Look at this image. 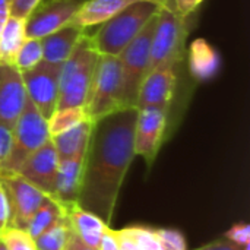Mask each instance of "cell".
I'll list each match as a JSON object with an SVG mask.
<instances>
[{
    "label": "cell",
    "instance_id": "obj_1",
    "mask_svg": "<svg viewBox=\"0 0 250 250\" xmlns=\"http://www.w3.org/2000/svg\"><path fill=\"white\" fill-rule=\"evenodd\" d=\"M136 107H127L92 122L83 157L78 205L110 226L117 199L135 155Z\"/></svg>",
    "mask_w": 250,
    "mask_h": 250
},
{
    "label": "cell",
    "instance_id": "obj_2",
    "mask_svg": "<svg viewBox=\"0 0 250 250\" xmlns=\"http://www.w3.org/2000/svg\"><path fill=\"white\" fill-rule=\"evenodd\" d=\"M198 83L189 76L186 60L149 72L138 94L136 108L154 107L167 114V141L179 127Z\"/></svg>",
    "mask_w": 250,
    "mask_h": 250
},
{
    "label": "cell",
    "instance_id": "obj_3",
    "mask_svg": "<svg viewBox=\"0 0 250 250\" xmlns=\"http://www.w3.org/2000/svg\"><path fill=\"white\" fill-rule=\"evenodd\" d=\"M98 56L91 35L85 32L60 67L57 108L86 107Z\"/></svg>",
    "mask_w": 250,
    "mask_h": 250
},
{
    "label": "cell",
    "instance_id": "obj_4",
    "mask_svg": "<svg viewBox=\"0 0 250 250\" xmlns=\"http://www.w3.org/2000/svg\"><path fill=\"white\" fill-rule=\"evenodd\" d=\"M195 22L196 13L182 16L176 10L160 9L151 42L148 73L160 67L176 66L186 60L188 38Z\"/></svg>",
    "mask_w": 250,
    "mask_h": 250
},
{
    "label": "cell",
    "instance_id": "obj_5",
    "mask_svg": "<svg viewBox=\"0 0 250 250\" xmlns=\"http://www.w3.org/2000/svg\"><path fill=\"white\" fill-rule=\"evenodd\" d=\"M160 7L146 0L136 1L104 23L91 35V41L98 54L117 56L141 32V29L158 13Z\"/></svg>",
    "mask_w": 250,
    "mask_h": 250
},
{
    "label": "cell",
    "instance_id": "obj_6",
    "mask_svg": "<svg viewBox=\"0 0 250 250\" xmlns=\"http://www.w3.org/2000/svg\"><path fill=\"white\" fill-rule=\"evenodd\" d=\"M85 108L92 122L117 110L127 108L125 105L123 70L117 56H98L94 81Z\"/></svg>",
    "mask_w": 250,
    "mask_h": 250
},
{
    "label": "cell",
    "instance_id": "obj_7",
    "mask_svg": "<svg viewBox=\"0 0 250 250\" xmlns=\"http://www.w3.org/2000/svg\"><path fill=\"white\" fill-rule=\"evenodd\" d=\"M50 139L47 119L26 100V104L13 126V145L0 171L18 173L26 158Z\"/></svg>",
    "mask_w": 250,
    "mask_h": 250
},
{
    "label": "cell",
    "instance_id": "obj_8",
    "mask_svg": "<svg viewBox=\"0 0 250 250\" xmlns=\"http://www.w3.org/2000/svg\"><path fill=\"white\" fill-rule=\"evenodd\" d=\"M157 15L141 29V32L119 54L122 70H123L125 105L126 107H136L139 88L149 70L151 42H152V35L155 29Z\"/></svg>",
    "mask_w": 250,
    "mask_h": 250
},
{
    "label": "cell",
    "instance_id": "obj_9",
    "mask_svg": "<svg viewBox=\"0 0 250 250\" xmlns=\"http://www.w3.org/2000/svg\"><path fill=\"white\" fill-rule=\"evenodd\" d=\"M0 183L3 185L10 204V226L16 229H26L32 214L50 196L37 186L23 179L19 173L0 171Z\"/></svg>",
    "mask_w": 250,
    "mask_h": 250
},
{
    "label": "cell",
    "instance_id": "obj_10",
    "mask_svg": "<svg viewBox=\"0 0 250 250\" xmlns=\"http://www.w3.org/2000/svg\"><path fill=\"white\" fill-rule=\"evenodd\" d=\"M60 67V64L41 62L31 70L22 73L28 100L45 119L56 111L59 104Z\"/></svg>",
    "mask_w": 250,
    "mask_h": 250
},
{
    "label": "cell",
    "instance_id": "obj_11",
    "mask_svg": "<svg viewBox=\"0 0 250 250\" xmlns=\"http://www.w3.org/2000/svg\"><path fill=\"white\" fill-rule=\"evenodd\" d=\"M85 0H40L25 19V31L29 38L45 35L70 25Z\"/></svg>",
    "mask_w": 250,
    "mask_h": 250
},
{
    "label": "cell",
    "instance_id": "obj_12",
    "mask_svg": "<svg viewBox=\"0 0 250 250\" xmlns=\"http://www.w3.org/2000/svg\"><path fill=\"white\" fill-rule=\"evenodd\" d=\"M164 142H167V114L154 107L138 108L133 139L135 155L142 157L151 168Z\"/></svg>",
    "mask_w": 250,
    "mask_h": 250
},
{
    "label": "cell",
    "instance_id": "obj_13",
    "mask_svg": "<svg viewBox=\"0 0 250 250\" xmlns=\"http://www.w3.org/2000/svg\"><path fill=\"white\" fill-rule=\"evenodd\" d=\"M26 100L22 73L15 64L0 63V123L13 129Z\"/></svg>",
    "mask_w": 250,
    "mask_h": 250
},
{
    "label": "cell",
    "instance_id": "obj_14",
    "mask_svg": "<svg viewBox=\"0 0 250 250\" xmlns=\"http://www.w3.org/2000/svg\"><path fill=\"white\" fill-rule=\"evenodd\" d=\"M57 166L59 155L51 139H48L42 146H40L26 158V161L21 166L18 173L29 183L37 186L40 190L51 196L54 192Z\"/></svg>",
    "mask_w": 250,
    "mask_h": 250
},
{
    "label": "cell",
    "instance_id": "obj_15",
    "mask_svg": "<svg viewBox=\"0 0 250 250\" xmlns=\"http://www.w3.org/2000/svg\"><path fill=\"white\" fill-rule=\"evenodd\" d=\"M221 67L218 50L205 38L193 40L186 50V69L195 83L211 81Z\"/></svg>",
    "mask_w": 250,
    "mask_h": 250
},
{
    "label": "cell",
    "instance_id": "obj_16",
    "mask_svg": "<svg viewBox=\"0 0 250 250\" xmlns=\"http://www.w3.org/2000/svg\"><path fill=\"white\" fill-rule=\"evenodd\" d=\"M83 157L85 155H76V157L59 160L54 192L51 198L56 199L63 207L78 202L81 180H82Z\"/></svg>",
    "mask_w": 250,
    "mask_h": 250
},
{
    "label": "cell",
    "instance_id": "obj_17",
    "mask_svg": "<svg viewBox=\"0 0 250 250\" xmlns=\"http://www.w3.org/2000/svg\"><path fill=\"white\" fill-rule=\"evenodd\" d=\"M85 32L86 29L70 23L40 38L42 44V62L62 66Z\"/></svg>",
    "mask_w": 250,
    "mask_h": 250
},
{
    "label": "cell",
    "instance_id": "obj_18",
    "mask_svg": "<svg viewBox=\"0 0 250 250\" xmlns=\"http://www.w3.org/2000/svg\"><path fill=\"white\" fill-rule=\"evenodd\" d=\"M63 207V205H62ZM66 218L69 221L70 229L73 230V233L88 246L98 249L103 233L107 226L100 217H97L95 214L81 208L78 204H70V205H64L63 207Z\"/></svg>",
    "mask_w": 250,
    "mask_h": 250
},
{
    "label": "cell",
    "instance_id": "obj_19",
    "mask_svg": "<svg viewBox=\"0 0 250 250\" xmlns=\"http://www.w3.org/2000/svg\"><path fill=\"white\" fill-rule=\"evenodd\" d=\"M136 1L141 0H85L76 12L72 23L83 29L101 25Z\"/></svg>",
    "mask_w": 250,
    "mask_h": 250
},
{
    "label": "cell",
    "instance_id": "obj_20",
    "mask_svg": "<svg viewBox=\"0 0 250 250\" xmlns=\"http://www.w3.org/2000/svg\"><path fill=\"white\" fill-rule=\"evenodd\" d=\"M91 130H92V120H86L60 135L50 138L56 148L59 160H64L76 155H85Z\"/></svg>",
    "mask_w": 250,
    "mask_h": 250
},
{
    "label": "cell",
    "instance_id": "obj_21",
    "mask_svg": "<svg viewBox=\"0 0 250 250\" xmlns=\"http://www.w3.org/2000/svg\"><path fill=\"white\" fill-rule=\"evenodd\" d=\"M25 40V19L9 16L0 31V63L13 64L15 57Z\"/></svg>",
    "mask_w": 250,
    "mask_h": 250
},
{
    "label": "cell",
    "instance_id": "obj_22",
    "mask_svg": "<svg viewBox=\"0 0 250 250\" xmlns=\"http://www.w3.org/2000/svg\"><path fill=\"white\" fill-rule=\"evenodd\" d=\"M64 214L63 207L53 199L51 196H48L42 205L32 214L31 220L26 224V233L35 240L42 231H45L54 221H57L62 215Z\"/></svg>",
    "mask_w": 250,
    "mask_h": 250
},
{
    "label": "cell",
    "instance_id": "obj_23",
    "mask_svg": "<svg viewBox=\"0 0 250 250\" xmlns=\"http://www.w3.org/2000/svg\"><path fill=\"white\" fill-rule=\"evenodd\" d=\"M86 120H91L85 107H62L47 119L50 138L60 135Z\"/></svg>",
    "mask_w": 250,
    "mask_h": 250
},
{
    "label": "cell",
    "instance_id": "obj_24",
    "mask_svg": "<svg viewBox=\"0 0 250 250\" xmlns=\"http://www.w3.org/2000/svg\"><path fill=\"white\" fill-rule=\"evenodd\" d=\"M69 229V221L66 218V214H63L34 240L37 250H64Z\"/></svg>",
    "mask_w": 250,
    "mask_h": 250
},
{
    "label": "cell",
    "instance_id": "obj_25",
    "mask_svg": "<svg viewBox=\"0 0 250 250\" xmlns=\"http://www.w3.org/2000/svg\"><path fill=\"white\" fill-rule=\"evenodd\" d=\"M42 62V44L40 38H29L26 37V40L23 41V44L21 45L13 64L18 67V70L21 73L31 70L32 67H35L38 63Z\"/></svg>",
    "mask_w": 250,
    "mask_h": 250
},
{
    "label": "cell",
    "instance_id": "obj_26",
    "mask_svg": "<svg viewBox=\"0 0 250 250\" xmlns=\"http://www.w3.org/2000/svg\"><path fill=\"white\" fill-rule=\"evenodd\" d=\"M0 237L3 239L7 250H37L34 239L23 229L7 227Z\"/></svg>",
    "mask_w": 250,
    "mask_h": 250
},
{
    "label": "cell",
    "instance_id": "obj_27",
    "mask_svg": "<svg viewBox=\"0 0 250 250\" xmlns=\"http://www.w3.org/2000/svg\"><path fill=\"white\" fill-rule=\"evenodd\" d=\"M163 250H188L186 239L182 231L173 229H154Z\"/></svg>",
    "mask_w": 250,
    "mask_h": 250
},
{
    "label": "cell",
    "instance_id": "obj_28",
    "mask_svg": "<svg viewBox=\"0 0 250 250\" xmlns=\"http://www.w3.org/2000/svg\"><path fill=\"white\" fill-rule=\"evenodd\" d=\"M129 230L136 239L141 250H163V246L154 229L145 227V226H132L129 227Z\"/></svg>",
    "mask_w": 250,
    "mask_h": 250
},
{
    "label": "cell",
    "instance_id": "obj_29",
    "mask_svg": "<svg viewBox=\"0 0 250 250\" xmlns=\"http://www.w3.org/2000/svg\"><path fill=\"white\" fill-rule=\"evenodd\" d=\"M224 239L239 246L250 245V226L246 223L234 224L230 230L224 233Z\"/></svg>",
    "mask_w": 250,
    "mask_h": 250
},
{
    "label": "cell",
    "instance_id": "obj_30",
    "mask_svg": "<svg viewBox=\"0 0 250 250\" xmlns=\"http://www.w3.org/2000/svg\"><path fill=\"white\" fill-rule=\"evenodd\" d=\"M13 145V129L0 123V166L7 160Z\"/></svg>",
    "mask_w": 250,
    "mask_h": 250
},
{
    "label": "cell",
    "instance_id": "obj_31",
    "mask_svg": "<svg viewBox=\"0 0 250 250\" xmlns=\"http://www.w3.org/2000/svg\"><path fill=\"white\" fill-rule=\"evenodd\" d=\"M40 0H10V16L26 19Z\"/></svg>",
    "mask_w": 250,
    "mask_h": 250
},
{
    "label": "cell",
    "instance_id": "obj_32",
    "mask_svg": "<svg viewBox=\"0 0 250 250\" xmlns=\"http://www.w3.org/2000/svg\"><path fill=\"white\" fill-rule=\"evenodd\" d=\"M10 226V204L3 185L0 183V234Z\"/></svg>",
    "mask_w": 250,
    "mask_h": 250
},
{
    "label": "cell",
    "instance_id": "obj_33",
    "mask_svg": "<svg viewBox=\"0 0 250 250\" xmlns=\"http://www.w3.org/2000/svg\"><path fill=\"white\" fill-rule=\"evenodd\" d=\"M98 250H120V245H119V236H117V231L107 227L103 233V237H101V242H100V246Z\"/></svg>",
    "mask_w": 250,
    "mask_h": 250
},
{
    "label": "cell",
    "instance_id": "obj_34",
    "mask_svg": "<svg viewBox=\"0 0 250 250\" xmlns=\"http://www.w3.org/2000/svg\"><path fill=\"white\" fill-rule=\"evenodd\" d=\"M117 236H119V245L120 250H141L136 239L133 237L132 231L129 230V227L122 229V230H116Z\"/></svg>",
    "mask_w": 250,
    "mask_h": 250
},
{
    "label": "cell",
    "instance_id": "obj_35",
    "mask_svg": "<svg viewBox=\"0 0 250 250\" xmlns=\"http://www.w3.org/2000/svg\"><path fill=\"white\" fill-rule=\"evenodd\" d=\"M204 0H174V6H176V12L182 16H188L192 13L198 12L199 4Z\"/></svg>",
    "mask_w": 250,
    "mask_h": 250
},
{
    "label": "cell",
    "instance_id": "obj_36",
    "mask_svg": "<svg viewBox=\"0 0 250 250\" xmlns=\"http://www.w3.org/2000/svg\"><path fill=\"white\" fill-rule=\"evenodd\" d=\"M196 250H250V245L239 246V245H234V243L224 239V240H217V242H212L209 245H205V246Z\"/></svg>",
    "mask_w": 250,
    "mask_h": 250
},
{
    "label": "cell",
    "instance_id": "obj_37",
    "mask_svg": "<svg viewBox=\"0 0 250 250\" xmlns=\"http://www.w3.org/2000/svg\"><path fill=\"white\" fill-rule=\"evenodd\" d=\"M70 227V226H69ZM64 250H98L95 248H91L88 245H85L75 233L72 229H69V236H67V242H66V246Z\"/></svg>",
    "mask_w": 250,
    "mask_h": 250
},
{
    "label": "cell",
    "instance_id": "obj_38",
    "mask_svg": "<svg viewBox=\"0 0 250 250\" xmlns=\"http://www.w3.org/2000/svg\"><path fill=\"white\" fill-rule=\"evenodd\" d=\"M10 16V0H0V31Z\"/></svg>",
    "mask_w": 250,
    "mask_h": 250
},
{
    "label": "cell",
    "instance_id": "obj_39",
    "mask_svg": "<svg viewBox=\"0 0 250 250\" xmlns=\"http://www.w3.org/2000/svg\"><path fill=\"white\" fill-rule=\"evenodd\" d=\"M148 1L155 3L160 9H166V10H176L174 0H148Z\"/></svg>",
    "mask_w": 250,
    "mask_h": 250
},
{
    "label": "cell",
    "instance_id": "obj_40",
    "mask_svg": "<svg viewBox=\"0 0 250 250\" xmlns=\"http://www.w3.org/2000/svg\"><path fill=\"white\" fill-rule=\"evenodd\" d=\"M0 250H7V248H6V245H4V242H3L1 237H0Z\"/></svg>",
    "mask_w": 250,
    "mask_h": 250
}]
</instances>
